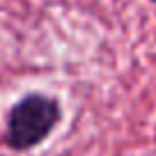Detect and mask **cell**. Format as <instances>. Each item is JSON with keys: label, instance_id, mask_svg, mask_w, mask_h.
I'll return each instance as SVG.
<instances>
[{"label": "cell", "instance_id": "obj_2", "mask_svg": "<svg viewBox=\"0 0 156 156\" xmlns=\"http://www.w3.org/2000/svg\"><path fill=\"white\" fill-rule=\"evenodd\" d=\"M151 2H156V0H151Z\"/></svg>", "mask_w": 156, "mask_h": 156}, {"label": "cell", "instance_id": "obj_1", "mask_svg": "<svg viewBox=\"0 0 156 156\" xmlns=\"http://www.w3.org/2000/svg\"><path fill=\"white\" fill-rule=\"evenodd\" d=\"M62 119V106L55 97L30 92L7 110L2 142L12 151H30L39 147Z\"/></svg>", "mask_w": 156, "mask_h": 156}]
</instances>
